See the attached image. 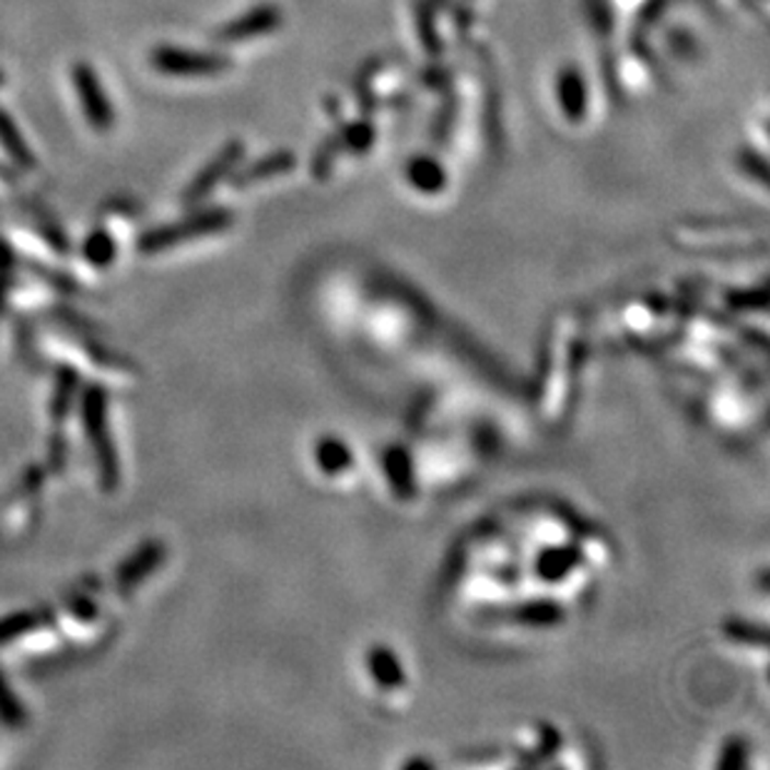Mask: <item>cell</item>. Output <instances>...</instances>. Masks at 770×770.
I'll return each mask as SVG.
<instances>
[{
  "label": "cell",
  "mask_w": 770,
  "mask_h": 770,
  "mask_svg": "<svg viewBox=\"0 0 770 770\" xmlns=\"http://www.w3.org/2000/svg\"><path fill=\"white\" fill-rule=\"evenodd\" d=\"M282 23V11L277 5H257L253 11H247L245 15H240L237 21H230L228 25L214 33V40L218 43H242V40H253L259 35L272 33L277 25Z\"/></svg>",
  "instance_id": "cell-9"
},
{
  "label": "cell",
  "mask_w": 770,
  "mask_h": 770,
  "mask_svg": "<svg viewBox=\"0 0 770 770\" xmlns=\"http://www.w3.org/2000/svg\"><path fill=\"white\" fill-rule=\"evenodd\" d=\"M245 155V145L242 140H230L225 148H222L218 155H214L208 165H205L200 173H197L195 180L185 187L183 192V205L192 208V205H200L205 197H208L214 187H218L230 173H235L237 163Z\"/></svg>",
  "instance_id": "cell-8"
},
{
  "label": "cell",
  "mask_w": 770,
  "mask_h": 770,
  "mask_svg": "<svg viewBox=\"0 0 770 770\" xmlns=\"http://www.w3.org/2000/svg\"><path fill=\"white\" fill-rule=\"evenodd\" d=\"M83 257L95 270H107L115 262V257H118V242H115L113 232L95 228L83 242Z\"/></svg>",
  "instance_id": "cell-15"
},
{
  "label": "cell",
  "mask_w": 770,
  "mask_h": 770,
  "mask_svg": "<svg viewBox=\"0 0 770 770\" xmlns=\"http://www.w3.org/2000/svg\"><path fill=\"white\" fill-rule=\"evenodd\" d=\"M78 387H80V374L75 366L60 364L56 372V387H52V397H50V419L58 427L66 422L70 409H73Z\"/></svg>",
  "instance_id": "cell-13"
},
{
  "label": "cell",
  "mask_w": 770,
  "mask_h": 770,
  "mask_svg": "<svg viewBox=\"0 0 770 770\" xmlns=\"http://www.w3.org/2000/svg\"><path fill=\"white\" fill-rule=\"evenodd\" d=\"M25 212H28V218L33 222V228L38 235L43 237V242L52 249L56 255H68L70 253V240L66 235V230H62L60 222L52 218V212L46 208V205L40 202H23Z\"/></svg>",
  "instance_id": "cell-11"
},
{
  "label": "cell",
  "mask_w": 770,
  "mask_h": 770,
  "mask_svg": "<svg viewBox=\"0 0 770 770\" xmlns=\"http://www.w3.org/2000/svg\"><path fill=\"white\" fill-rule=\"evenodd\" d=\"M5 83V73H3V70H0V85H3Z\"/></svg>",
  "instance_id": "cell-20"
},
{
  "label": "cell",
  "mask_w": 770,
  "mask_h": 770,
  "mask_svg": "<svg viewBox=\"0 0 770 770\" xmlns=\"http://www.w3.org/2000/svg\"><path fill=\"white\" fill-rule=\"evenodd\" d=\"M66 332V329H62ZM46 345L60 354H70L78 366H88L95 374H101L107 382L118 384V387H132L140 380V366L130 362L128 357H120L101 345V339L91 335H50Z\"/></svg>",
  "instance_id": "cell-2"
},
{
  "label": "cell",
  "mask_w": 770,
  "mask_h": 770,
  "mask_svg": "<svg viewBox=\"0 0 770 770\" xmlns=\"http://www.w3.org/2000/svg\"><path fill=\"white\" fill-rule=\"evenodd\" d=\"M46 477V467H28L18 479V487L0 506V544L23 541L35 529L40 514V489Z\"/></svg>",
  "instance_id": "cell-3"
},
{
  "label": "cell",
  "mask_w": 770,
  "mask_h": 770,
  "mask_svg": "<svg viewBox=\"0 0 770 770\" xmlns=\"http://www.w3.org/2000/svg\"><path fill=\"white\" fill-rule=\"evenodd\" d=\"M11 280H13V270H0V315H3L8 292H11Z\"/></svg>",
  "instance_id": "cell-19"
},
{
  "label": "cell",
  "mask_w": 770,
  "mask_h": 770,
  "mask_svg": "<svg viewBox=\"0 0 770 770\" xmlns=\"http://www.w3.org/2000/svg\"><path fill=\"white\" fill-rule=\"evenodd\" d=\"M150 62L163 75L173 78H212L222 75L230 68V60L218 52L185 50L173 46H160L152 50Z\"/></svg>",
  "instance_id": "cell-5"
},
{
  "label": "cell",
  "mask_w": 770,
  "mask_h": 770,
  "mask_svg": "<svg viewBox=\"0 0 770 770\" xmlns=\"http://www.w3.org/2000/svg\"><path fill=\"white\" fill-rule=\"evenodd\" d=\"M25 719H28V715H25L21 698L11 691L3 668H0V723H5L8 728H21Z\"/></svg>",
  "instance_id": "cell-17"
},
{
  "label": "cell",
  "mask_w": 770,
  "mask_h": 770,
  "mask_svg": "<svg viewBox=\"0 0 770 770\" xmlns=\"http://www.w3.org/2000/svg\"><path fill=\"white\" fill-rule=\"evenodd\" d=\"M294 163H298V160H294L292 152H288V150L272 152V155H267L262 160H257L255 165H249L245 173H240V175L232 177V185H235V187H247V185L270 180V177H275V175L288 173L290 167H294Z\"/></svg>",
  "instance_id": "cell-14"
},
{
  "label": "cell",
  "mask_w": 770,
  "mask_h": 770,
  "mask_svg": "<svg viewBox=\"0 0 770 770\" xmlns=\"http://www.w3.org/2000/svg\"><path fill=\"white\" fill-rule=\"evenodd\" d=\"M559 93H561V105H563V113H567V118L574 122L584 118L586 93H584V83H581L579 70L574 68L563 70V75L559 80Z\"/></svg>",
  "instance_id": "cell-16"
},
{
  "label": "cell",
  "mask_w": 770,
  "mask_h": 770,
  "mask_svg": "<svg viewBox=\"0 0 770 770\" xmlns=\"http://www.w3.org/2000/svg\"><path fill=\"white\" fill-rule=\"evenodd\" d=\"M230 222H232V214L222 208L197 212L180 222H173V225H163L145 232V235L138 240V249L142 255H160L170 247L183 245V242L214 235V232L225 230Z\"/></svg>",
  "instance_id": "cell-4"
},
{
  "label": "cell",
  "mask_w": 770,
  "mask_h": 770,
  "mask_svg": "<svg viewBox=\"0 0 770 770\" xmlns=\"http://www.w3.org/2000/svg\"><path fill=\"white\" fill-rule=\"evenodd\" d=\"M68 467V439L60 434V429L56 434L50 436V442H48V464H46V471L48 474H62Z\"/></svg>",
  "instance_id": "cell-18"
},
{
  "label": "cell",
  "mask_w": 770,
  "mask_h": 770,
  "mask_svg": "<svg viewBox=\"0 0 770 770\" xmlns=\"http://www.w3.org/2000/svg\"><path fill=\"white\" fill-rule=\"evenodd\" d=\"M73 85L78 93L80 107H83L85 120L91 122V128L97 132H107L115 125V110L107 95L103 91L101 78H97L95 68L88 62H75L73 66Z\"/></svg>",
  "instance_id": "cell-6"
},
{
  "label": "cell",
  "mask_w": 770,
  "mask_h": 770,
  "mask_svg": "<svg viewBox=\"0 0 770 770\" xmlns=\"http://www.w3.org/2000/svg\"><path fill=\"white\" fill-rule=\"evenodd\" d=\"M50 623H56V608L52 606L28 608V611L3 616L0 619V646H8V643L25 639V635L38 633Z\"/></svg>",
  "instance_id": "cell-10"
},
{
  "label": "cell",
  "mask_w": 770,
  "mask_h": 770,
  "mask_svg": "<svg viewBox=\"0 0 770 770\" xmlns=\"http://www.w3.org/2000/svg\"><path fill=\"white\" fill-rule=\"evenodd\" d=\"M80 417H83L85 439L93 446L101 487L105 494H115L120 487V459L118 450H115V439L110 434V422H107V392L101 382L91 384L83 392Z\"/></svg>",
  "instance_id": "cell-1"
},
{
  "label": "cell",
  "mask_w": 770,
  "mask_h": 770,
  "mask_svg": "<svg viewBox=\"0 0 770 770\" xmlns=\"http://www.w3.org/2000/svg\"><path fill=\"white\" fill-rule=\"evenodd\" d=\"M0 148H3L5 155L13 160V165H18L21 170L38 167L35 152L31 150L28 142H25L21 128H18V122L3 110V107H0Z\"/></svg>",
  "instance_id": "cell-12"
},
{
  "label": "cell",
  "mask_w": 770,
  "mask_h": 770,
  "mask_svg": "<svg viewBox=\"0 0 770 770\" xmlns=\"http://www.w3.org/2000/svg\"><path fill=\"white\" fill-rule=\"evenodd\" d=\"M165 557H167V549L163 541L158 539L142 541L138 549L120 563L118 571H115V579H113L115 594L120 598H130L142 581L150 579L160 567H163Z\"/></svg>",
  "instance_id": "cell-7"
}]
</instances>
